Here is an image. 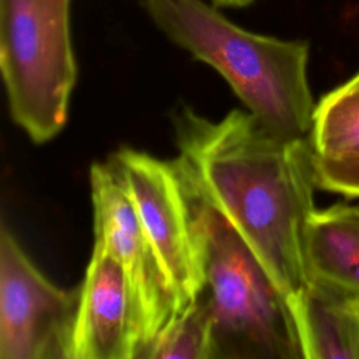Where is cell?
I'll return each mask as SVG.
<instances>
[{
  "mask_svg": "<svg viewBox=\"0 0 359 359\" xmlns=\"http://www.w3.org/2000/svg\"><path fill=\"white\" fill-rule=\"evenodd\" d=\"M172 123L174 163L191 195L240 236L292 306L311 280L306 240L318 185L310 139L283 137L243 109L212 121L182 107Z\"/></svg>",
  "mask_w": 359,
  "mask_h": 359,
  "instance_id": "obj_1",
  "label": "cell"
},
{
  "mask_svg": "<svg viewBox=\"0 0 359 359\" xmlns=\"http://www.w3.org/2000/svg\"><path fill=\"white\" fill-rule=\"evenodd\" d=\"M157 28L215 69L265 126L289 139L310 136L316 104L309 43L251 32L203 0H144Z\"/></svg>",
  "mask_w": 359,
  "mask_h": 359,
  "instance_id": "obj_2",
  "label": "cell"
},
{
  "mask_svg": "<svg viewBox=\"0 0 359 359\" xmlns=\"http://www.w3.org/2000/svg\"><path fill=\"white\" fill-rule=\"evenodd\" d=\"M198 203V202H196ZM215 359H304L290 303L240 236L198 203Z\"/></svg>",
  "mask_w": 359,
  "mask_h": 359,
  "instance_id": "obj_3",
  "label": "cell"
},
{
  "mask_svg": "<svg viewBox=\"0 0 359 359\" xmlns=\"http://www.w3.org/2000/svg\"><path fill=\"white\" fill-rule=\"evenodd\" d=\"M0 69L15 125L35 143L53 139L77 80L70 0H0Z\"/></svg>",
  "mask_w": 359,
  "mask_h": 359,
  "instance_id": "obj_4",
  "label": "cell"
},
{
  "mask_svg": "<svg viewBox=\"0 0 359 359\" xmlns=\"http://www.w3.org/2000/svg\"><path fill=\"white\" fill-rule=\"evenodd\" d=\"M146 236L184 309L205 280L203 243L198 203L174 160L165 161L135 149L111 158Z\"/></svg>",
  "mask_w": 359,
  "mask_h": 359,
  "instance_id": "obj_5",
  "label": "cell"
},
{
  "mask_svg": "<svg viewBox=\"0 0 359 359\" xmlns=\"http://www.w3.org/2000/svg\"><path fill=\"white\" fill-rule=\"evenodd\" d=\"M80 285L62 289L0 230V359H72Z\"/></svg>",
  "mask_w": 359,
  "mask_h": 359,
  "instance_id": "obj_6",
  "label": "cell"
},
{
  "mask_svg": "<svg viewBox=\"0 0 359 359\" xmlns=\"http://www.w3.org/2000/svg\"><path fill=\"white\" fill-rule=\"evenodd\" d=\"M94 209V234L121 262L133 297L140 352L182 310L116 170L108 160L90 171Z\"/></svg>",
  "mask_w": 359,
  "mask_h": 359,
  "instance_id": "obj_7",
  "label": "cell"
},
{
  "mask_svg": "<svg viewBox=\"0 0 359 359\" xmlns=\"http://www.w3.org/2000/svg\"><path fill=\"white\" fill-rule=\"evenodd\" d=\"M137 318L128 276L118 258L94 241L80 283L72 359H139Z\"/></svg>",
  "mask_w": 359,
  "mask_h": 359,
  "instance_id": "obj_8",
  "label": "cell"
},
{
  "mask_svg": "<svg viewBox=\"0 0 359 359\" xmlns=\"http://www.w3.org/2000/svg\"><path fill=\"white\" fill-rule=\"evenodd\" d=\"M304 359H359V294L318 279L293 302Z\"/></svg>",
  "mask_w": 359,
  "mask_h": 359,
  "instance_id": "obj_9",
  "label": "cell"
},
{
  "mask_svg": "<svg viewBox=\"0 0 359 359\" xmlns=\"http://www.w3.org/2000/svg\"><path fill=\"white\" fill-rule=\"evenodd\" d=\"M311 279L359 294V205L314 210L307 227Z\"/></svg>",
  "mask_w": 359,
  "mask_h": 359,
  "instance_id": "obj_10",
  "label": "cell"
},
{
  "mask_svg": "<svg viewBox=\"0 0 359 359\" xmlns=\"http://www.w3.org/2000/svg\"><path fill=\"white\" fill-rule=\"evenodd\" d=\"M309 139L318 160L359 157V87L345 83L320 100Z\"/></svg>",
  "mask_w": 359,
  "mask_h": 359,
  "instance_id": "obj_11",
  "label": "cell"
},
{
  "mask_svg": "<svg viewBox=\"0 0 359 359\" xmlns=\"http://www.w3.org/2000/svg\"><path fill=\"white\" fill-rule=\"evenodd\" d=\"M147 359H215L213 318L199 294L158 334L147 349Z\"/></svg>",
  "mask_w": 359,
  "mask_h": 359,
  "instance_id": "obj_12",
  "label": "cell"
},
{
  "mask_svg": "<svg viewBox=\"0 0 359 359\" xmlns=\"http://www.w3.org/2000/svg\"><path fill=\"white\" fill-rule=\"evenodd\" d=\"M318 188L359 198V157L345 160H318L314 157Z\"/></svg>",
  "mask_w": 359,
  "mask_h": 359,
  "instance_id": "obj_13",
  "label": "cell"
},
{
  "mask_svg": "<svg viewBox=\"0 0 359 359\" xmlns=\"http://www.w3.org/2000/svg\"><path fill=\"white\" fill-rule=\"evenodd\" d=\"M216 7H230V8H241L250 6L254 0H210Z\"/></svg>",
  "mask_w": 359,
  "mask_h": 359,
  "instance_id": "obj_14",
  "label": "cell"
},
{
  "mask_svg": "<svg viewBox=\"0 0 359 359\" xmlns=\"http://www.w3.org/2000/svg\"><path fill=\"white\" fill-rule=\"evenodd\" d=\"M349 86H352V87H359V73L356 74V76H353L351 80H348L346 81Z\"/></svg>",
  "mask_w": 359,
  "mask_h": 359,
  "instance_id": "obj_15",
  "label": "cell"
}]
</instances>
